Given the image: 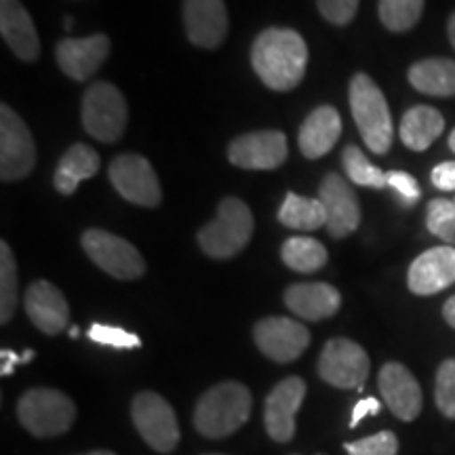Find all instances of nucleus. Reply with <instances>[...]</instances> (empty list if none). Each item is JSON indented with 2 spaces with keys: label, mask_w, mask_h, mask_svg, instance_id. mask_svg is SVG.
Here are the masks:
<instances>
[{
  "label": "nucleus",
  "mask_w": 455,
  "mask_h": 455,
  "mask_svg": "<svg viewBox=\"0 0 455 455\" xmlns=\"http://www.w3.org/2000/svg\"><path fill=\"white\" fill-rule=\"evenodd\" d=\"M341 135L339 112L331 106H321L306 118L299 129V150L306 158H321L335 146Z\"/></svg>",
  "instance_id": "5701e85b"
},
{
  "label": "nucleus",
  "mask_w": 455,
  "mask_h": 455,
  "mask_svg": "<svg viewBox=\"0 0 455 455\" xmlns=\"http://www.w3.org/2000/svg\"><path fill=\"white\" fill-rule=\"evenodd\" d=\"M0 358H3V367H0V373H3L4 378L15 371V365L24 363V361H21V356L13 350H0Z\"/></svg>",
  "instance_id": "ea45409f"
},
{
  "label": "nucleus",
  "mask_w": 455,
  "mask_h": 455,
  "mask_svg": "<svg viewBox=\"0 0 455 455\" xmlns=\"http://www.w3.org/2000/svg\"><path fill=\"white\" fill-rule=\"evenodd\" d=\"M110 53V38L106 34H93L87 38H64L57 43L55 57L61 72L74 81H87L100 70Z\"/></svg>",
  "instance_id": "f3484780"
},
{
  "label": "nucleus",
  "mask_w": 455,
  "mask_h": 455,
  "mask_svg": "<svg viewBox=\"0 0 455 455\" xmlns=\"http://www.w3.org/2000/svg\"><path fill=\"white\" fill-rule=\"evenodd\" d=\"M386 180H388V186L407 207L419 201V186L413 175L405 173V171H390V173H386Z\"/></svg>",
  "instance_id": "e433bc0d"
},
{
  "label": "nucleus",
  "mask_w": 455,
  "mask_h": 455,
  "mask_svg": "<svg viewBox=\"0 0 455 455\" xmlns=\"http://www.w3.org/2000/svg\"><path fill=\"white\" fill-rule=\"evenodd\" d=\"M228 158L235 167L270 171L281 167L287 158V138L281 131L244 133L228 148Z\"/></svg>",
  "instance_id": "4468645a"
},
{
  "label": "nucleus",
  "mask_w": 455,
  "mask_h": 455,
  "mask_svg": "<svg viewBox=\"0 0 455 455\" xmlns=\"http://www.w3.org/2000/svg\"><path fill=\"white\" fill-rule=\"evenodd\" d=\"M308 386L301 378H284L278 382L266 398L264 424L270 439L276 443H289L295 436V413L299 411Z\"/></svg>",
  "instance_id": "ddd939ff"
},
{
  "label": "nucleus",
  "mask_w": 455,
  "mask_h": 455,
  "mask_svg": "<svg viewBox=\"0 0 455 455\" xmlns=\"http://www.w3.org/2000/svg\"><path fill=\"white\" fill-rule=\"evenodd\" d=\"M184 26L192 44L218 49L228 34L224 0H184Z\"/></svg>",
  "instance_id": "a211bd4d"
},
{
  "label": "nucleus",
  "mask_w": 455,
  "mask_h": 455,
  "mask_svg": "<svg viewBox=\"0 0 455 455\" xmlns=\"http://www.w3.org/2000/svg\"><path fill=\"white\" fill-rule=\"evenodd\" d=\"M131 418L135 428L158 453H171L180 443V424L167 398L156 392H140L131 403Z\"/></svg>",
  "instance_id": "6e6552de"
},
{
  "label": "nucleus",
  "mask_w": 455,
  "mask_h": 455,
  "mask_svg": "<svg viewBox=\"0 0 455 455\" xmlns=\"http://www.w3.org/2000/svg\"><path fill=\"white\" fill-rule=\"evenodd\" d=\"M251 64L266 87L272 91H291L306 74L308 47L295 30L268 28L255 38Z\"/></svg>",
  "instance_id": "f257e3e1"
},
{
  "label": "nucleus",
  "mask_w": 455,
  "mask_h": 455,
  "mask_svg": "<svg viewBox=\"0 0 455 455\" xmlns=\"http://www.w3.org/2000/svg\"><path fill=\"white\" fill-rule=\"evenodd\" d=\"M426 226L441 241L455 244V201H447V198L430 201L428 213H426Z\"/></svg>",
  "instance_id": "2f4dec72"
},
{
  "label": "nucleus",
  "mask_w": 455,
  "mask_h": 455,
  "mask_svg": "<svg viewBox=\"0 0 455 455\" xmlns=\"http://www.w3.org/2000/svg\"><path fill=\"white\" fill-rule=\"evenodd\" d=\"M89 339L95 341V344L110 346V348H116V350H131V348H140L141 346V339L135 333L124 331L121 327L100 325V323L91 325Z\"/></svg>",
  "instance_id": "f704fd0d"
},
{
  "label": "nucleus",
  "mask_w": 455,
  "mask_h": 455,
  "mask_svg": "<svg viewBox=\"0 0 455 455\" xmlns=\"http://www.w3.org/2000/svg\"><path fill=\"white\" fill-rule=\"evenodd\" d=\"M430 180L432 184H435V188H439L443 192L455 190V161L436 164V167L432 169Z\"/></svg>",
  "instance_id": "4c0bfd02"
},
{
  "label": "nucleus",
  "mask_w": 455,
  "mask_h": 455,
  "mask_svg": "<svg viewBox=\"0 0 455 455\" xmlns=\"http://www.w3.org/2000/svg\"><path fill=\"white\" fill-rule=\"evenodd\" d=\"M83 455H116V453L106 451V449H98V451H89V453H83Z\"/></svg>",
  "instance_id": "37998d69"
},
{
  "label": "nucleus",
  "mask_w": 455,
  "mask_h": 455,
  "mask_svg": "<svg viewBox=\"0 0 455 455\" xmlns=\"http://www.w3.org/2000/svg\"><path fill=\"white\" fill-rule=\"evenodd\" d=\"M443 316H445L447 325L455 329V295L453 298H449L445 301V306H443Z\"/></svg>",
  "instance_id": "a19ab883"
},
{
  "label": "nucleus",
  "mask_w": 455,
  "mask_h": 455,
  "mask_svg": "<svg viewBox=\"0 0 455 455\" xmlns=\"http://www.w3.org/2000/svg\"><path fill=\"white\" fill-rule=\"evenodd\" d=\"M251 392L241 382H221L198 398L195 428L207 439L235 435L251 415Z\"/></svg>",
  "instance_id": "f03ea898"
},
{
  "label": "nucleus",
  "mask_w": 455,
  "mask_h": 455,
  "mask_svg": "<svg viewBox=\"0 0 455 455\" xmlns=\"http://www.w3.org/2000/svg\"><path fill=\"white\" fill-rule=\"evenodd\" d=\"M350 108L352 116L363 141L375 155H386L395 138L388 101L382 89L367 74H355L350 81Z\"/></svg>",
  "instance_id": "7ed1b4c3"
},
{
  "label": "nucleus",
  "mask_w": 455,
  "mask_h": 455,
  "mask_svg": "<svg viewBox=\"0 0 455 455\" xmlns=\"http://www.w3.org/2000/svg\"><path fill=\"white\" fill-rule=\"evenodd\" d=\"M348 455H396L398 453V439L395 432L384 430L378 435L358 439L344 445Z\"/></svg>",
  "instance_id": "72a5a7b5"
},
{
  "label": "nucleus",
  "mask_w": 455,
  "mask_h": 455,
  "mask_svg": "<svg viewBox=\"0 0 455 455\" xmlns=\"http://www.w3.org/2000/svg\"><path fill=\"white\" fill-rule=\"evenodd\" d=\"M17 418L30 435L60 436L72 428L76 419V405L72 398L55 388H32L17 403Z\"/></svg>",
  "instance_id": "39448f33"
},
{
  "label": "nucleus",
  "mask_w": 455,
  "mask_h": 455,
  "mask_svg": "<svg viewBox=\"0 0 455 455\" xmlns=\"http://www.w3.org/2000/svg\"><path fill=\"white\" fill-rule=\"evenodd\" d=\"M129 112L123 93L110 83L91 84L83 98V124L95 140L118 141L127 129Z\"/></svg>",
  "instance_id": "423d86ee"
},
{
  "label": "nucleus",
  "mask_w": 455,
  "mask_h": 455,
  "mask_svg": "<svg viewBox=\"0 0 455 455\" xmlns=\"http://www.w3.org/2000/svg\"><path fill=\"white\" fill-rule=\"evenodd\" d=\"M318 198L325 204L327 230L333 238H346L361 224V204L352 186L338 173H329L318 188Z\"/></svg>",
  "instance_id": "2eb2a0df"
},
{
  "label": "nucleus",
  "mask_w": 455,
  "mask_h": 455,
  "mask_svg": "<svg viewBox=\"0 0 455 455\" xmlns=\"http://www.w3.org/2000/svg\"><path fill=\"white\" fill-rule=\"evenodd\" d=\"M424 11V0H379L378 13L390 32H407L418 24Z\"/></svg>",
  "instance_id": "c85d7f7f"
},
{
  "label": "nucleus",
  "mask_w": 455,
  "mask_h": 455,
  "mask_svg": "<svg viewBox=\"0 0 455 455\" xmlns=\"http://www.w3.org/2000/svg\"><path fill=\"white\" fill-rule=\"evenodd\" d=\"M253 338L261 355L275 363H291L304 355L310 344V331L301 323L287 316H268L253 329Z\"/></svg>",
  "instance_id": "f8f14e48"
},
{
  "label": "nucleus",
  "mask_w": 455,
  "mask_h": 455,
  "mask_svg": "<svg viewBox=\"0 0 455 455\" xmlns=\"http://www.w3.org/2000/svg\"><path fill=\"white\" fill-rule=\"evenodd\" d=\"M378 386L384 403L403 422H413L422 413V388L403 363H386L379 369Z\"/></svg>",
  "instance_id": "dca6fc26"
},
{
  "label": "nucleus",
  "mask_w": 455,
  "mask_h": 455,
  "mask_svg": "<svg viewBox=\"0 0 455 455\" xmlns=\"http://www.w3.org/2000/svg\"><path fill=\"white\" fill-rule=\"evenodd\" d=\"M455 283V247H435L409 266L407 284L415 295H435Z\"/></svg>",
  "instance_id": "6ab92c4d"
},
{
  "label": "nucleus",
  "mask_w": 455,
  "mask_h": 455,
  "mask_svg": "<svg viewBox=\"0 0 455 455\" xmlns=\"http://www.w3.org/2000/svg\"><path fill=\"white\" fill-rule=\"evenodd\" d=\"M70 28H72V20H70V17H68V20H66V30H70Z\"/></svg>",
  "instance_id": "49530a36"
},
{
  "label": "nucleus",
  "mask_w": 455,
  "mask_h": 455,
  "mask_svg": "<svg viewBox=\"0 0 455 455\" xmlns=\"http://www.w3.org/2000/svg\"><path fill=\"white\" fill-rule=\"evenodd\" d=\"M449 148L455 152V129L451 131V135H449Z\"/></svg>",
  "instance_id": "c03bdc74"
},
{
  "label": "nucleus",
  "mask_w": 455,
  "mask_h": 455,
  "mask_svg": "<svg viewBox=\"0 0 455 455\" xmlns=\"http://www.w3.org/2000/svg\"><path fill=\"white\" fill-rule=\"evenodd\" d=\"M253 235V213L241 198L226 196L213 221L198 230V244L209 258L228 259L241 253Z\"/></svg>",
  "instance_id": "20e7f679"
},
{
  "label": "nucleus",
  "mask_w": 455,
  "mask_h": 455,
  "mask_svg": "<svg viewBox=\"0 0 455 455\" xmlns=\"http://www.w3.org/2000/svg\"><path fill=\"white\" fill-rule=\"evenodd\" d=\"M36 164V144L28 124L11 110L0 106V178L3 181L24 180Z\"/></svg>",
  "instance_id": "1a4fd4ad"
},
{
  "label": "nucleus",
  "mask_w": 455,
  "mask_h": 455,
  "mask_svg": "<svg viewBox=\"0 0 455 455\" xmlns=\"http://www.w3.org/2000/svg\"><path fill=\"white\" fill-rule=\"evenodd\" d=\"M81 244L84 253L89 255V259L98 268L118 278V281H135V278L144 276V258L124 238L112 235L108 230H101V228H91V230H84Z\"/></svg>",
  "instance_id": "0eeeda50"
},
{
  "label": "nucleus",
  "mask_w": 455,
  "mask_h": 455,
  "mask_svg": "<svg viewBox=\"0 0 455 455\" xmlns=\"http://www.w3.org/2000/svg\"><path fill=\"white\" fill-rule=\"evenodd\" d=\"M379 411H382V403H379L378 398H373V396L363 398V401H358L355 409H352L350 428H356V426L361 424V419L369 418V415H378Z\"/></svg>",
  "instance_id": "58836bf2"
},
{
  "label": "nucleus",
  "mask_w": 455,
  "mask_h": 455,
  "mask_svg": "<svg viewBox=\"0 0 455 455\" xmlns=\"http://www.w3.org/2000/svg\"><path fill=\"white\" fill-rule=\"evenodd\" d=\"M435 398L439 411L447 419H455V358H447L441 363L436 371Z\"/></svg>",
  "instance_id": "473e14b6"
},
{
  "label": "nucleus",
  "mask_w": 455,
  "mask_h": 455,
  "mask_svg": "<svg viewBox=\"0 0 455 455\" xmlns=\"http://www.w3.org/2000/svg\"><path fill=\"white\" fill-rule=\"evenodd\" d=\"M278 220L293 230H318L327 226L325 204L321 203V198H306L289 192L281 204Z\"/></svg>",
  "instance_id": "bb28decb"
},
{
  "label": "nucleus",
  "mask_w": 455,
  "mask_h": 455,
  "mask_svg": "<svg viewBox=\"0 0 455 455\" xmlns=\"http://www.w3.org/2000/svg\"><path fill=\"white\" fill-rule=\"evenodd\" d=\"M447 34H449V41H451L453 49H455V13L449 17V24H447Z\"/></svg>",
  "instance_id": "79ce46f5"
},
{
  "label": "nucleus",
  "mask_w": 455,
  "mask_h": 455,
  "mask_svg": "<svg viewBox=\"0 0 455 455\" xmlns=\"http://www.w3.org/2000/svg\"><path fill=\"white\" fill-rule=\"evenodd\" d=\"M78 333H81V329H78V327L70 329V338H78Z\"/></svg>",
  "instance_id": "a18cd8bd"
},
{
  "label": "nucleus",
  "mask_w": 455,
  "mask_h": 455,
  "mask_svg": "<svg viewBox=\"0 0 455 455\" xmlns=\"http://www.w3.org/2000/svg\"><path fill=\"white\" fill-rule=\"evenodd\" d=\"M341 161H344L346 175L352 184L365 186V188H384L388 186L386 173L382 169H378L369 158L363 155L361 148L356 146H346V150L341 152Z\"/></svg>",
  "instance_id": "c756f323"
},
{
  "label": "nucleus",
  "mask_w": 455,
  "mask_h": 455,
  "mask_svg": "<svg viewBox=\"0 0 455 455\" xmlns=\"http://www.w3.org/2000/svg\"><path fill=\"white\" fill-rule=\"evenodd\" d=\"M284 304L295 316L316 323L339 310L341 295L327 283H298L284 291Z\"/></svg>",
  "instance_id": "4be33fe9"
},
{
  "label": "nucleus",
  "mask_w": 455,
  "mask_h": 455,
  "mask_svg": "<svg viewBox=\"0 0 455 455\" xmlns=\"http://www.w3.org/2000/svg\"><path fill=\"white\" fill-rule=\"evenodd\" d=\"M281 258L289 268L301 275H310V272L321 270L327 264L329 255L323 243L310 236H293L283 243Z\"/></svg>",
  "instance_id": "cd10ccee"
},
{
  "label": "nucleus",
  "mask_w": 455,
  "mask_h": 455,
  "mask_svg": "<svg viewBox=\"0 0 455 455\" xmlns=\"http://www.w3.org/2000/svg\"><path fill=\"white\" fill-rule=\"evenodd\" d=\"M316 4L321 15L333 26L350 24L358 11V0H316Z\"/></svg>",
  "instance_id": "c9c22d12"
},
{
  "label": "nucleus",
  "mask_w": 455,
  "mask_h": 455,
  "mask_svg": "<svg viewBox=\"0 0 455 455\" xmlns=\"http://www.w3.org/2000/svg\"><path fill=\"white\" fill-rule=\"evenodd\" d=\"M24 308L32 325L47 335L61 333L70 321V306L64 293L49 281H36L28 287Z\"/></svg>",
  "instance_id": "aec40b11"
},
{
  "label": "nucleus",
  "mask_w": 455,
  "mask_h": 455,
  "mask_svg": "<svg viewBox=\"0 0 455 455\" xmlns=\"http://www.w3.org/2000/svg\"><path fill=\"white\" fill-rule=\"evenodd\" d=\"M108 178L124 201L140 207H158L163 201L161 181L150 161L140 155H118L110 163Z\"/></svg>",
  "instance_id": "9b49d317"
},
{
  "label": "nucleus",
  "mask_w": 455,
  "mask_h": 455,
  "mask_svg": "<svg viewBox=\"0 0 455 455\" xmlns=\"http://www.w3.org/2000/svg\"><path fill=\"white\" fill-rule=\"evenodd\" d=\"M443 129H445V118L439 110L430 106H415L403 116L398 135L409 150L424 152L426 148L435 144Z\"/></svg>",
  "instance_id": "393cba45"
},
{
  "label": "nucleus",
  "mask_w": 455,
  "mask_h": 455,
  "mask_svg": "<svg viewBox=\"0 0 455 455\" xmlns=\"http://www.w3.org/2000/svg\"><path fill=\"white\" fill-rule=\"evenodd\" d=\"M409 83L415 91L432 98H453L455 95V61L445 57L422 60L409 68Z\"/></svg>",
  "instance_id": "a878e982"
},
{
  "label": "nucleus",
  "mask_w": 455,
  "mask_h": 455,
  "mask_svg": "<svg viewBox=\"0 0 455 455\" xmlns=\"http://www.w3.org/2000/svg\"><path fill=\"white\" fill-rule=\"evenodd\" d=\"M101 158L93 148L84 144H74L66 150L61 156L60 164H57L53 175V186L60 195L70 196L81 186V181L91 180L100 171Z\"/></svg>",
  "instance_id": "b1692460"
},
{
  "label": "nucleus",
  "mask_w": 455,
  "mask_h": 455,
  "mask_svg": "<svg viewBox=\"0 0 455 455\" xmlns=\"http://www.w3.org/2000/svg\"><path fill=\"white\" fill-rule=\"evenodd\" d=\"M17 308V264L7 243H0V323L7 325Z\"/></svg>",
  "instance_id": "7c9ffc66"
},
{
  "label": "nucleus",
  "mask_w": 455,
  "mask_h": 455,
  "mask_svg": "<svg viewBox=\"0 0 455 455\" xmlns=\"http://www.w3.org/2000/svg\"><path fill=\"white\" fill-rule=\"evenodd\" d=\"M369 356L365 348L346 338L329 339L318 358V375L335 388H363L369 378Z\"/></svg>",
  "instance_id": "9d476101"
},
{
  "label": "nucleus",
  "mask_w": 455,
  "mask_h": 455,
  "mask_svg": "<svg viewBox=\"0 0 455 455\" xmlns=\"http://www.w3.org/2000/svg\"><path fill=\"white\" fill-rule=\"evenodd\" d=\"M0 32L20 60L34 61L41 53L36 26L20 0H0Z\"/></svg>",
  "instance_id": "412c9836"
}]
</instances>
